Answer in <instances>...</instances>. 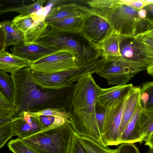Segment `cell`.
<instances>
[{"label": "cell", "instance_id": "obj_1", "mask_svg": "<svg viewBox=\"0 0 153 153\" xmlns=\"http://www.w3.org/2000/svg\"><path fill=\"white\" fill-rule=\"evenodd\" d=\"M89 74L77 81L71 95L72 108L69 123L79 136L91 139L105 146L96 118L97 97L100 88Z\"/></svg>", "mask_w": 153, "mask_h": 153}, {"label": "cell", "instance_id": "obj_2", "mask_svg": "<svg viewBox=\"0 0 153 153\" xmlns=\"http://www.w3.org/2000/svg\"><path fill=\"white\" fill-rule=\"evenodd\" d=\"M87 3L92 12L105 19L114 31L120 35L133 37L153 29V20L139 18V9L127 6L120 0H92Z\"/></svg>", "mask_w": 153, "mask_h": 153}, {"label": "cell", "instance_id": "obj_3", "mask_svg": "<svg viewBox=\"0 0 153 153\" xmlns=\"http://www.w3.org/2000/svg\"><path fill=\"white\" fill-rule=\"evenodd\" d=\"M13 87V104L18 116L23 112L34 111L49 108L59 94L55 91L42 90L39 88L29 67L11 73Z\"/></svg>", "mask_w": 153, "mask_h": 153}, {"label": "cell", "instance_id": "obj_4", "mask_svg": "<svg viewBox=\"0 0 153 153\" xmlns=\"http://www.w3.org/2000/svg\"><path fill=\"white\" fill-rule=\"evenodd\" d=\"M35 42L57 51L72 53L81 66L91 63L102 55L100 50L82 43L68 33L58 31L49 26Z\"/></svg>", "mask_w": 153, "mask_h": 153}, {"label": "cell", "instance_id": "obj_5", "mask_svg": "<svg viewBox=\"0 0 153 153\" xmlns=\"http://www.w3.org/2000/svg\"><path fill=\"white\" fill-rule=\"evenodd\" d=\"M75 134L68 123L22 140L39 153H70Z\"/></svg>", "mask_w": 153, "mask_h": 153}, {"label": "cell", "instance_id": "obj_6", "mask_svg": "<svg viewBox=\"0 0 153 153\" xmlns=\"http://www.w3.org/2000/svg\"><path fill=\"white\" fill-rule=\"evenodd\" d=\"M105 57L102 55L87 65L50 74H44L31 70L33 79L37 85L44 89L62 90L70 86L74 82L89 74L97 73L104 64Z\"/></svg>", "mask_w": 153, "mask_h": 153}, {"label": "cell", "instance_id": "obj_7", "mask_svg": "<svg viewBox=\"0 0 153 153\" xmlns=\"http://www.w3.org/2000/svg\"><path fill=\"white\" fill-rule=\"evenodd\" d=\"M105 57L102 67L97 74L105 79L109 85H126L136 74L146 70L147 66L130 62L121 56Z\"/></svg>", "mask_w": 153, "mask_h": 153}, {"label": "cell", "instance_id": "obj_8", "mask_svg": "<svg viewBox=\"0 0 153 153\" xmlns=\"http://www.w3.org/2000/svg\"><path fill=\"white\" fill-rule=\"evenodd\" d=\"M128 92L105 109L104 120L101 137L105 146L120 144L119 140V129L126 104Z\"/></svg>", "mask_w": 153, "mask_h": 153}, {"label": "cell", "instance_id": "obj_9", "mask_svg": "<svg viewBox=\"0 0 153 153\" xmlns=\"http://www.w3.org/2000/svg\"><path fill=\"white\" fill-rule=\"evenodd\" d=\"M81 67L73 53L63 51H57L32 62L29 68L36 72L50 74Z\"/></svg>", "mask_w": 153, "mask_h": 153}, {"label": "cell", "instance_id": "obj_10", "mask_svg": "<svg viewBox=\"0 0 153 153\" xmlns=\"http://www.w3.org/2000/svg\"><path fill=\"white\" fill-rule=\"evenodd\" d=\"M114 33L115 32L108 22L91 10L85 17L82 30L79 34L88 41L90 47L97 49Z\"/></svg>", "mask_w": 153, "mask_h": 153}, {"label": "cell", "instance_id": "obj_11", "mask_svg": "<svg viewBox=\"0 0 153 153\" xmlns=\"http://www.w3.org/2000/svg\"><path fill=\"white\" fill-rule=\"evenodd\" d=\"M119 48L121 56L129 61L147 66L153 63V48L134 36L121 35Z\"/></svg>", "mask_w": 153, "mask_h": 153}, {"label": "cell", "instance_id": "obj_12", "mask_svg": "<svg viewBox=\"0 0 153 153\" xmlns=\"http://www.w3.org/2000/svg\"><path fill=\"white\" fill-rule=\"evenodd\" d=\"M91 11L90 8L75 3L62 4L51 9L44 20L49 26L65 18L86 16Z\"/></svg>", "mask_w": 153, "mask_h": 153}, {"label": "cell", "instance_id": "obj_13", "mask_svg": "<svg viewBox=\"0 0 153 153\" xmlns=\"http://www.w3.org/2000/svg\"><path fill=\"white\" fill-rule=\"evenodd\" d=\"M19 116L20 118L12 123L14 135L18 138L24 139L42 131L37 117L31 116L28 112H23Z\"/></svg>", "mask_w": 153, "mask_h": 153}, {"label": "cell", "instance_id": "obj_14", "mask_svg": "<svg viewBox=\"0 0 153 153\" xmlns=\"http://www.w3.org/2000/svg\"><path fill=\"white\" fill-rule=\"evenodd\" d=\"M10 50L12 54L32 62L58 51L35 42H25L14 46Z\"/></svg>", "mask_w": 153, "mask_h": 153}, {"label": "cell", "instance_id": "obj_15", "mask_svg": "<svg viewBox=\"0 0 153 153\" xmlns=\"http://www.w3.org/2000/svg\"><path fill=\"white\" fill-rule=\"evenodd\" d=\"M140 143L153 147V107L142 108L138 119Z\"/></svg>", "mask_w": 153, "mask_h": 153}, {"label": "cell", "instance_id": "obj_16", "mask_svg": "<svg viewBox=\"0 0 153 153\" xmlns=\"http://www.w3.org/2000/svg\"><path fill=\"white\" fill-rule=\"evenodd\" d=\"M133 86L132 84L101 88L97 97V104L103 109L109 107L116 100L124 96Z\"/></svg>", "mask_w": 153, "mask_h": 153}, {"label": "cell", "instance_id": "obj_17", "mask_svg": "<svg viewBox=\"0 0 153 153\" xmlns=\"http://www.w3.org/2000/svg\"><path fill=\"white\" fill-rule=\"evenodd\" d=\"M140 86H133L128 90L126 104L120 127L119 140L127 124L134 114L140 103Z\"/></svg>", "mask_w": 153, "mask_h": 153}, {"label": "cell", "instance_id": "obj_18", "mask_svg": "<svg viewBox=\"0 0 153 153\" xmlns=\"http://www.w3.org/2000/svg\"><path fill=\"white\" fill-rule=\"evenodd\" d=\"M32 62L10 53L5 49L0 51V70L10 74L29 67Z\"/></svg>", "mask_w": 153, "mask_h": 153}, {"label": "cell", "instance_id": "obj_19", "mask_svg": "<svg viewBox=\"0 0 153 153\" xmlns=\"http://www.w3.org/2000/svg\"><path fill=\"white\" fill-rule=\"evenodd\" d=\"M142 108L140 103L127 124L120 139V144L140 142L138 119Z\"/></svg>", "mask_w": 153, "mask_h": 153}, {"label": "cell", "instance_id": "obj_20", "mask_svg": "<svg viewBox=\"0 0 153 153\" xmlns=\"http://www.w3.org/2000/svg\"><path fill=\"white\" fill-rule=\"evenodd\" d=\"M86 16L65 18L53 23L48 26L62 32L79 34L82 30Z\"/></svg>", "mask_w": 153, "mask_h": 153}, {"label": "cell", "instance_id": "obj_21", "mask_svg": "<svg viewBox=\"0 0 153 153\" xmlns=\"http://www.w3.org/2000/svg\"><path fill=\"white\" fill-rule=\"evenodd\" d=\"M0 26L3 29L6 47L15 46L25 42L23 33L10 20L0 22Z\"/></svg>", "mask_w": 153, "mask_h": 153}, {"label": "cell", "instance_id": "obj_22", "mask_svg": "<svg viewBox=\"0 0 153 153\" xmlns=\"http://www.w3.org/2000/svg\"><path fill=\"white\" fill-rule=\"evenodd\" d=\"M45 0H39L35 2L28 5H21L9 7L0 8V15L9 12L19 13L21 17L27 16L33 14H37L38 12L42 10Z\"/></svg>", "mask_w": 153, "mask_h": 153}, {"label": "cell", "instance_id": "obj_23", "mask_svg": "<svg viewBox=\"0 0 153 153\" xmlns=\"http://www.w3.org/2000/svg\"><path fill=\"white\" fill-rule=\"evenodd\" d=\"M120 35L114 33L99 46L98 49L105 57L121 56L119 44Z\"/></svg>", "mask_w": 153, "mask_h": 153}, {"label": "cell", "instance_id": "obj_24", "mask_svg": "<svg viewBox=\"0 0 153 153\" xmlns=\"http://www.w3.org/2000/svg\"><path fill=\"white\" fill-rule=\"evenodd\" d=\"M85 153H117V149H111L103 146L94 140L79 136Z\"/></svg>", "mask_w": 153, "mask_h": 153}, {"label": "cell", "instance_id": "obj_25", "mask_svg": "<svg viewBox=\"0 0 153 153\" xmlns=\"http://www.w3.org/2000/svg\"><path fill=\"white\" fill-rule=\"evenodd\" d=\"M48 26L41 18L38 19L25 34V42H34L47 31Z\"/></svg>", "mask_w": 153, "mask_h": 153}, {"label": "cell", "instance_id": "obj_26", "mask_svg": "<svg viewBox=\"0 0 153 153\" xmlns=\"http://www.w3.org/2000/svg\"><path fill=\"white\" fill-rule=\"evenodd\" d=\"M32 117H38L41 115L51 116L62 118L69 120L72 114L70 112L62 108L49 107L34 111H27Z\"/></svg>", "mask_w": 153, "mask_h": 153}, {"label": "cell", "instance_id": "obj_27", "mask_svg": "<svg viewBox=\"0 0 153 153\" xmlns=\"http://www.w3.org/2000/svg\"><path fill=\"white\" fill-rule=\"evenodd\" d=\"M140 103L142 108L153 107V82L144 83L140 89Z\"/></svg>", "mask_w": 153, "mask_h": 153}, {"label": "cell", "instance_id": "obj_28", "mask_svg": "<svg viewBox=\"0 0 153 153\" xmlns=\"http://www.w3.org/2000/svg\"><path fill=\"white\" fill-rule=\"evenodd\" d=\"M40 18L41 17L37 14H33L24 17H21L19 15L14 17L12 22L25 35L26 32L32 26L35 22Z\"/></svg>", "mask_w": 153, "mask_h": 153}, {"label": "cell", "instance_id": "obj_29", "mask_svg": "<svg viewBox=\"0 0 153 153\" xmlns=\"http://www.w3.org/2000/svg\"><path fill=\"white\" fill-rule=\"evenodd\" d=\"M0 89L6 97L13 103V87L11 77L7 72L1 70Z\"/></svg>", "mask_w": 153, "mask_h": 153}, {"label": "cell", "instance_id": "obj_30", "mask_svg": "<svg viewBox=\"0 0 153 153\" xmlns=\"http://www.w3.org/2000/svg\"><path fill=\"white\" fill-rule=\"evenodd\" d=\"M35 117H37L40 122L42 131L53 128L66 123H69V120L59 117L45 115Z\"/></svg>", "mask_w": 153, "mask_h": 153}, {"label": "cell", "instance_id": "obj_31", "mask_svg": "<svg viewBox=\"0 0 153 153\" xmlns=\"http://www.w3.org/2000/svg\"><path fill=\"white\" fill-rule=\"evenodd\" d=\"M7 146L13 153H39L22 139L18 138L10 140Z\"/></svg>", "mask_w": 153, "mask_h": 153}, {"label": "cell", "instance_id": "obj_32", "mask_svg": "<svg viewBox=\"0 0 153 153\" xmlns=\"http://www.w3.org/2000/svg\"><path fill=\"white\" fill-rule=\"evenodd\" d=\"M12 123L0 128V149L9 140L15 136L12 127Z\"/></svg>", "mask_w": 153, "mask_h": 153}, {"label": "cell", "instance_id": "obj_33", "mask_svg": "<svg viewBox=\"0 0 153 153\" xmlns=\"http://www.w3.org/2000/svg\"><path fill=\"white\" fill-rule=\"evenodd\" d=\"M134 37L144 44L153 48V29L147 30Z\"/></svg>", "mask_w": 153, "mask_h": 153}, {"label": "cell", "instance_id": "obj_34", "mask_svg": "<svg viewBox=\"0 0 153 153\" xmlns=\"http://www.w3.org/2000/svg\"><path fill=\"white\" fill-rule=\"evenodd\" d=\"M124 4L136 9L142 8L146 5L153 3V0H120Z\"/></svg>", "mask_w": 153, "mask_h": 153}, {"label": "cell", "instance_id": "obj_35", "mask_svg": "<svg viewBox=\"0 0 153 153\" xmlns=\"http://www.w3.org/2000/svg\"><path fill=\"white\" fill-rule=\"evenodd\" d=\"M70 153H85L79 136L75 132L72 139Z\"/></svg>", "mask_w": 153, "mask_h": 153}, {"label": "cell", "instance_id": "obj_36", "mask_svg": "<svg viewBox=\"0 0 153 153\" xmlns=\"http://www.w3.org/2000/svg\"><path fill=\"white\" fill-rule=\"evenodd\" d=\"M117 149V153H140L134 143H122Z\"/></svg>", "mask_w": 153, "mask_h": 153}, {"label": "cell", "instance_id": "obj_37", "mask_svg": "<svg viewBox=\"0 0 153 153\" xmlns=\"http://www.w3.org/2000/svg\"><path fill=\"white\" fill-rule=\"evenodd\" d=\"M102 109L100 112H97L96 111V121L101 135L103 129L105 111V109Z\"/></svg>", "mask_w": 153, "mask_h": 153}, {"label": "cell", "instance_id": "obj_38", "mask_svg": "<svg viewBox=\"0 0 153 153\" xmlns=\"http://www.w3.org/2000/svg\"><path fill=\"white\" fill-rule=\"evenodd\" d=\"M21 117L20 116L11 117L0 118V128L6 125L12 123Z\"/></svg>", "mask_w": 153, "mask_h": 153}, {"label": "cell", "instance_id": "obj_39", "mask_svg": "<svg viewBox=\"0 0 153 153\" xmlns=\"http://www.w3.org/2000/svg\"><path fill=\"white\" fill-rule=\"evenodd\" d=\"M0 104L9 106H14L13 104V103L6 97L0 89Z\"/></svg>", "mask_w": 153, "mask_h": 153}, {"label": "cell", "instance_id": "obj_40", "mask_svg": "<svg viewBox=\"0 0 153 153\" xmlns=\"http://www.w3.org/2000/svg\"><path fill=\"white\" fill-rule=\"evenodd\" d=\"M5 35L3 30L0 26V51L6 48Z\"/></svg>", "mask_w": 153, "mask_h": 153}, {"label": "cell", "instance_id": "obj_41", "mask_svg": "<svg viewBox=\"0 0 153 153\" xmlns=\"http://www.w3.org/2000/svg\"><path fill=\"white\" fill-rule=\"evenodd\" d=\"M145 7L139 9L137 10L138 16L140 19H145L149 18L147 17V11Z\"/></svg>", "mask_w": 153, "mask_h": 153}, {"label": "cell", "instance_id": "obj_42", "mask_svg": "<svg viewBox=\"0 0 153 153\" xmlns=\"http://www.w3.org/2000/svg\"><path fill=\"white\" fill-rule=\"evenodd\" d=\"M145 7L147 11V17L148 18V16L149 15V16H150L152 18L153 13V3L149 4L146 5Z\"/></svg>", "mask_w": 153, "mask_h": 153}, {"label": "cell", "instance_id": "obj_43", "mask_svg": "<svg viewBox=\"0 0 153 153\" xmlns=\"http://www.w3.org/2000/svg\"><path fill=\"white\" fill-rule=\"evenodd\" d=\"M146 70L147 73L150 75L153 76V63L149 65L146 67Z\"/></svg>", "mask_w": 153, "mask_h": 153}, {"label": "cell", "instance_id": "obj_44", "mask_svg": "<svg viewBox=\"0 0 153 153\" xmlns=\"http://www.w3.org/2000/svg\"><path fill=\"white\" fill-rule=\"evenodd\" d=\"M146 153H153V148H149Z\"/></svg>", "mask_w": 153, "mask_h": 153}]
</instances>
